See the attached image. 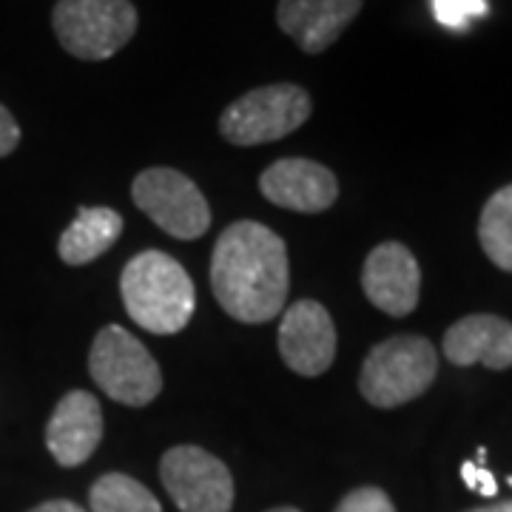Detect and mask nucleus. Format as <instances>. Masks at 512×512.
Returning a JSON list of instances; mask_svg holds the SVG:
<instances>
[{
    "label": "nucleus",
    "instance_id": "nucleus-1",
    "mask_svg": "<svg viewBox=\"0 0 512 512\" xmlns=\"http://www.w3.org/2000/svg\"><path fill=\"white\" fill-rule=\"evenodd\" d=\"M285 239L262 222L228 225L211 256V288L222 311L245 325H262L279 316L288 296Z\"/></svg>",
    "mask_w": 512,
    "mask_h": 512
},
{
    "label": "nucleus",
    "instance_id": "nucleus-2",
    "mask_svg": "<svg viewBox=\"0 0 512 512\" xmlns=\"http://www.w3.org/2000/svg\"><path fill=\"white\" fill-rule=\"evenodd\" d=\"M128 316L148 333L171 336L191 322L197 293L194 282L174 256L143 251L128 259L120 276Z\"/></svg>",
    "mask_w": 512,
    "mask_h": 512
},
{
    "label": "nucleus",
    "instance_id": "nucleus-3",
    "mask_svg": "<svg viewBox=\"0 0 512 512\" xmlns=\"http://www.w3.org/2000/svg\"><path fill=\"white\" fill-rule=\"evenodd\" d=\"M439 373V353L424 336H393L367 353L359 390L373 407H399L419 399Z\"/></svg>",
    "mask_w": 512,
    "mask_h": 512
},
{
    "label": "nucleus",
    "instance_id": "nucleus-4",
    "mask_svg": "<svg viewBox=\"0 0 512 512\" xmlns=\"http://www.w3.org/2000/svg\"><path fill=\"white\" fill-rule=\"evenodd\" d=\"M52 26L69 55L100 63L134 37L137 9L131 0H57Z\"/></svg>",
    "mask_w": 512,
    "mask_h": 512
},
{
    "label": "nucleus",
    "instance_id": "nucleus-5",
    "mask_svg": "<svg viewBox=\"0 0 512 512\" xmlns=\"http://www.w3.org/2000/svg\"><path fill=\"white\" fill-rule=\"evenodd\" d=\"M89 373L109 399L126 407L154 402L163 390L160 365L146 345L120 325H109L94 336Z\"/></svg>",
    "mask_w": 512,
    "mask_h": 512
},
{
    "label": "nucleus",
    "instance_id": "nucleus-6",
    "mask_svg": "<svg viewBox=\"0 0 512 512\" xmlns=\"http://www.w3.org/2000/svg\"><path fill=\"white\" fill-rule=\"evenodd\" d=\"M311 94L293 83L259 86L234 100L220 117V134L234 146L274 143L302 128L311 117Z\"/></svg>",
    "mask_w": 512,
    "mask_h": 512
},
{
    "label": "nucleus",
    "instance_id": "nucleus-7",
    "mask_svg": "<svg viewBox=\"0 0 512 512\" xmlns=\"http://www.w3.org/2000/svg\"><path fill=\"white\" fill-rule=\"evenodd\" d=\"M134 205L174 239H200L211 225V208L197 185L177 168H146L131 185Z\"/></svg>",
    "mask_w": 512,
    "mask_h": 512
},
{
    "label": "nucleus",
    "instance_id": "nucleus-8",
    "mask_svg": "<svg viewBox=\"0 0 512 512\" xmlns=\"http://www.w3.org/2000/svg\"><path fill=\"white\" fill-rule=\"evenodd\" d=\"M160 478L183 512H231L234 478L220 458L202 447H171L160 461Z\"/></svg>",
    "mask_w": 512,
    "mask_h": 512
},
{
    "label": "nucleus",
    "instance_id": "nucleus-9",
    "mask_svg": "<svg viewBox=\"0 0 512 512\" xmlns=\"http://www.w3.org/2000/svg\"><path fill=\"white\" fill-rule=\"evenodd\" d=\"M279 356L299 376H322L336 359V328L325 305L299 299L282 316L279 325Z\"/></svg>",
    "mask_w": 512,
    "mask_h": 512
},
{
    "label": "nucleus",
    "instance_id": "nucleus-10",
    "mask_svg": "<svg viewBox=\"0 0 512 512\" xmlns=\"http://www.w3.org/2000/svg\"><path fill=\"white\" fill-rule=\"evenodd\" d=\"M362 288L367 299L387 316H407L416 311L421 271L413 251L402 242L376 245L362 268Z\"/></svg>",
    "mask_w": 512,
    "mask_h": 512
},
{
    "label": "nucleus",
    "instance_id": "nucleus-11",
    "mask_svg": "<svg viewBox=\"0 0 512 512\" xmlns=\"http://www.w3.org/2000/svg\"><path fill=\"white\" fill-rule=\"evenodd\" d=\"M259 191L268 202L288 211L302 214H319L328 211L339 197L336 174L322 163L288 157L268 165L259 177Z\"/></svg>",
    "mask_w": 512,
    "mask_h": 512
},
{
    "label": "nucleus",
    "instance_id": "nucleus-12",
    "mask_svg": "<svg viewBox=\"0 0 512 512\" xmlns=\"http://www.w3.org/2000/svg\"><path fill=\"white\" fill-rule=\"evenodd\" d=\"M103 439V410L86 390H72L57 402L46 424V447L60 467H80Z\"/></svg>",
    "mask_w": 512,
    "mask_h": 512
},
{
    "label": "nucleus",
    "instance_id": "nucleus-13",
    "mask_svg": "<svg viewBox=\"0 0 512 512\" xmlns=\"http://www.w3.org/2000/svg\"><path fill=\"white\" fill-rule=\"evenodd\" d=\"M362 3L365 0H279L276 23L302 52L319 55L345 35L362 12Z\"/></svg>",
    "mask_w": 512,
    "mask_h": 512
},
{
    "label": "nucleus",
    "instance_id": "nucleus-14",
    "mask_svg": "<svg viewBox=\"0 0 512 512\" xmlns=\"http://www.w3.org/2000/svg\"><path fill=\"white\" fill-rule=\"evenodd\" d=\"M444 356L458 367L507 370L512 367V322L493 313L464 316L444 333Z\"/></svg>",
    "mask_w": 512,
    "mask_h": 512
},
{
    "label": "nucleus",
    "instance_id": "nucleus-15",
    "mask_svg": "<svg viewBox=\"0 0 512 512\" xmlns=\"http://www.w3.org/2000/svg\"><path fill=\"white\" fill-rule=\"evenodd\" d=\"M123 234V217L106 208H80V214L74 217V222L60 234L57 242V254L66 265H89L97 256H103L111 245Z\"/></svg>",
    "mask_w": 512,
    "mask_h": 512
},
{
    "label": "nucleus",
    "instance_id": "nucleus-16",
    "mask_svg": "<svg viewBox=\"0 0 512 512\" xmlns=\"http://www.w3.org/2000/svg\"><path fill=\"white\" fill-rule=\"evenodd\" d=\"M478 242L490 262L512 274V185L498 188L478 220Z\"/></svg>",
    "mask_w": 512,
    "mask_h": 512
},
{
    "label": "nucleus",
    "instance_id": "nucleus-17",
    "mask_svg": "<svg viewBox=\"0 0 512 512\" xmlns=\"http://www.w3.org/2000/svg\"><path fill=\"white\" fill-rule=\"evenodd\" d=\"M92 512H163L154 493L123 473L97 478L89 493Z\"/></svg>",
    "mask_w": 512,
    "mask_h": 512
},
{
    "label": "nucleus",
    "instance_id": "nucleus-18",
    "mask_svg": "<svg viewBox=\"0 0 512 512\" xmlns=\"http://www.w3.org/2000/svg\"><path fill=\"white\" fill-rule=\"evenodd\" d=\"M336 512H396V507L379 487H359L339 501Z\"/></svg>",
    "mask_w": 512,
    "mask_h": 512
},
{
    "label": "nucleus",
    "instance_id": "nucleus-19",
    "mask_svg": "<svg viewBox=\"0 0 512 512\" xmlns=\"http://www.w3.org/2000/svg\"><path fill=\"white\" fill-rule=\"evenodd\" d=\"M484 12H487L484 0H436V18L450 29H461L467 20Z\"/></svg>",
    "mask_w": 512,
    "mask_h": 512
},
{
    "label": "nucleus",
    "instance_id": "nucleus-20",
    "mask_svg": "<svg viewBox=\"0 0 512 512\" xmlns=\"http://www.w3.org/2000/svg\"><path fill=\"white\" fill-rule=\"evenodd\" d=\"M461 478H464V484L470 487V490H476L481 495H495V478L490 470H484V467H478L473 461H467L464 467H461Z\"/></svg>",
    "mask_w": 512,
    "mask_h": 512
},
{
    "label": "nucleus",
    "instance_id": "nucleus-21",
    "mask_svg": "<svg viewBox=\"0 0 512 512\" xmlns=\"http://www.w3.org/2000/svg\"><path fill=\"white\" fill-rule=\"evenodd\" d=\"M20 146V126L12 111L0 106V157H9Z\"/></svg>",
    "mask_w": 512,
    "mask_h": 512
},
{
    "label": "nucleus",
    "instance_id": "nucleus-22",
    "mask_svg": "<svg viewBox=\"0 0 512 512\" xmlns=\"http://www.w3.org/2000/svg\"><path fill=\"white\" fill-rule=\"evenodd\" d=\"M29 512H86L80 510L77 504H72V501H46V504H37L35 510Z\"/></svg>",
    "mask_w": 512,
    "mask_h": 512
},
{
    "label": "nucleus",
    "instance_id": "nucleus-23",
    "mask_svg": "<svg viewBox=\"0 0 512 512\" xmlns=\"http://www.w3.org/2000/svg\"><path fill=\"white\" fill-rule=\"evenodd\" d=\"M473 512H512V501H501V504H493V507H481V510Z\"/></svg>",
    "mask_w": 512,
    "mask_h": 512
},
{
    "label": "nucleus",
    "instance_id": "nucleus-24",
    "mask_svg": "<svg viewBox=\"0 0 512 512\" xmlns=\"http://www.w3.org/2000/svg\"><path fill=\"white\" fill-rule=\"evenodd\" d=\"M268 512H299L296 507H276V510H268Z\"/></svg>",
    "mask_w": 512,
    "mask_h": 512
}]
</instances>
